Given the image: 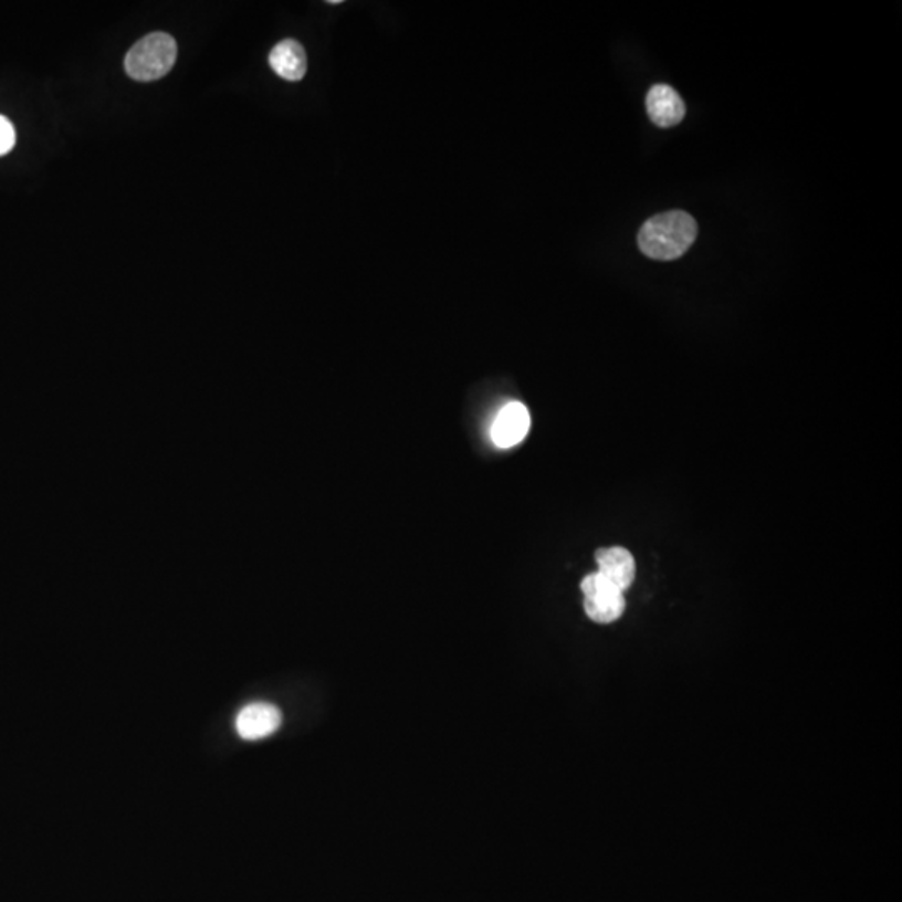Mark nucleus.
I'll list each match as a JSON object with an SVG mask.
<instances>
[{
  "instance_id": "f03ea898",
  "label": "nucleus",
  "mask_w": 902,
  "mask_h": 902,
  "mask_svg": "<svg viewBox=\"0 0 902 902\" xmlns=\"http://www.w3.org/2000/svg\"><path fill=\"white\" fill-rule=\"evenodd\" d=\"M178 57V44L166 32H153L127 52L124 67L134 81L150 83L161 80L171 71Z\"/></svg>"
},
{
  "instance_id": "39448f33",
  "label": "nucleus",
  "mask_w": 902,
  "mask_h": 902,
  "mask_svg": "<svg viewBox=\"0 0 902 902\" xmlns=\"http://www.w3.org/2000/svg\"><path fill=\"white\" fill-rule=\"evenodd\" d=\"M281 721L283 717H281L280 709L274 707L273 704L256 702V704L247 705L238 714L237 731L244 741H260V738L274 734L280 728Z\"/></svg>"
},
{
  "instance_id": "423d86ee",
  "label": "nucleus",
  "mask_w": 902,
  "mask_h": 902,
  "mask_svg": "<svg viewBox=\"0 0 902 902\" xmlns=\"http://www.w3.org/2000/svg\"><path fill=\"white\" fill-rule=\"evenodd\" d=\"M598 564V574L609 580L620 591L629 590L636 580V560L627 548H601L595 555Z\"/></svg>"
},
{
  "instance_id": "20e7f679",
  "label": "nucleus",
  "mask_w": 902,
  "mask_h": 902,
  "mask_svg": "<svg viewBox=\"0 0 902 902\" xmlns=\"http://www.w3.org/2000/svg\"><path fill=\"white\" fill-rule=\"evenodd\" d=\"M531 413L526 410L525 405L512 401L500 410L493 421V443L503 450L516 447L525 440L526 434L531 431Z\"/></svg>"
},
{
  "instance_id": "f257e3e1",
  "label": "nucleus",
  "mask_w": 902,
  "mask_h": 902,
  "mask_svg": "<svg viewBox=\"0 0 902 902\" xmlns=\"http://www.w3.org/2000/svg\"><path fill=\"white\" fill-rule=\"evenodd\" d=\"M698 238V224L688 212L670 211L653 216L639 233V248L646 256L672 261L688 253Z\"/></svg>"
},
{
  "instance_id": "1a4fd4ad",
  "label": "nucleus",
  "mask_w": 902,
  "mask_h": 902,
  "mask_svg": "<svg viewBox=\"0 0 902 902\" xmlns=\"http://www.w3.org/2000/svg\"><path fill=\"white\" fill-rule=\"evenodd\" d=\"M15 146V129L8 117L0 116V156L11 153Z\"/></svg>"
},
{
  "instance_id": "6e6552de",
  "label": "nucleus",
  "mask_w": 902,
  "mask_h": 902,
  "mask_svg": "<svg viewBox=\"0 0 902 902\" xmlns=\"http://www.w3.org/2000/svg\"><path fill=\"white\" fill-rule=\"evenodd\" d=\"M270 65L274 74L286 81H301L305 77L308 61L305 48L294 39H284L274 45L270 54Z\"/></svg>"
},
{
  "instance_id": "7ed1b4c3",
  "label": "nucleus",
  "mask_w": 902,
  "mask_h": 902,
  "mask_svg": "<svg viewBox=\"0 0 902 902\" xmlns=\"http://www.w3.org/2000/svg\"><path fill=\"white\" fill-rule=\"evenodd\" d=\"M580 587L581 594H584L585 613H587L588 619L597 623H612L622 617L623 610H626L623 591L613 587L598 571L587 575L581 580Z\"/></svg>"
},
{
  "instance_id": "0eeeda50",
  "label": "nucleus",
  "mask_w": 902,
  "mask_h": 902,
  "mask_svg": "<svg viewBox=\"0 0 902 902\" xmlns=\"http://www.w3.org/2000/svg\"><path fill=\"white\" fill-rule=\"evenodd\" d=\"M647 113L657 126L672 127L684 119V101L673 87L659 84L647 94Z\"/></svg>"
}]
</instances>
